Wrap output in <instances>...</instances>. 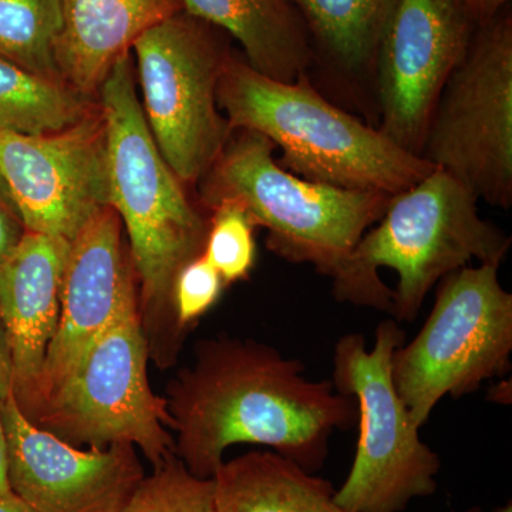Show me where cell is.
Masks as SVG:
<instances>
[{
	"label": "cell",
	"mask_w": 512,
	"mask_h": 512,
	"mask_svg": "<svg viewBox=\"0 0 512 512\" xmlns=\"http://www.w3.org/2000/svg\"><path fill=\"white\" fill-rule=\"evenodd\" d=\"M168 394L175 456L198 478L214 477L237 444L272 448L316 473L333 433L357 421L353 397L330 380H309L302 362L254 340H205Z\"/></svg>",
	"instance_id": "1"
},
{
	"label": "cell",
	"mask_w": 512,
	"mask_h": 512,
	"mask_svg": "<svg viewBox=\"0 0 512 512\" xmlns=\"http://www.w3.org/2000/svg\"><path fill=\"white\" fill-rule=\"evenodd\" d=\"M477 202L440 168L392 195L330 279L336 301L413 322L444 276L471 261L501 265L511 238L480 217Z\"/></svg>",
	"instance_id": "2"
},
{
	"label": "cell",
	"mask_w": 512,
	"mask_h": 512,
	"mask_svg": "<svg viewBox=\"0 0 512 512\" xmlns=\"http://www.w3.org/2000/svg\"><path fill=\"white\" fill-rule=\"evenodd\" d=\"M217 100L231 131H255L268 138L284 151L282 167L308 181L394 195L434 168L330 103L308 73L279 82L229 55Z\"/></svg>",
	"instance_id": "3"
},
{
	"label": "cell",
	"mask_w": 512,
	"mask_h": 512,
	"mask_svg": "<svg viewBox=\"0 0 512 512\" xmlns=\"http://www.w3.org/2000/svg\"><path fill=\"white\" fill-rule=\"evenodd\" d=\"M97 93L106 127L110 207L127 229L147 302L173 303L175 278L204 249L207 224L148 128L130 52L113 64Z\"/></svg>",
	"instance_id": "4"
},
{
	"label": "cell",
	"mask_w": 512,
	"mask_h": 512,
	"mask_svg": "<svg viewBox=\"0 0 512 512\" xmlns=\"http://www.w3.org/2000/svg\"><path fill=\"white\" fill-rule=\"evenodd\" d=\"M268 138L234 130L205 174L204 200L237 201L266 245L291 264H308L332 279L357 242L382 218L392 195L315 183L285 170Z\"/></svg>",
	"instance_id": "5"
},
{
	"label": "cell",
	"mask_w": 512,
	"mask_h": 512,
	"mask_svg": "<svg viewBox=\"0 0 512 512\" xmlns=\"http://www.w3.org/2000/svg\"><path fill=\"white\" fill-rule=\"evenodd\" d=\"M404 339L399 323L389 319L377 326L370 350L362 333L342 336L335 345L330 382L355 399L359 421L355 460L335 493L349 512H403L437 490L439 454L420 439L393 382V355Z\"/></svg>",
	"instance_id": "6"
},
{
	"label": "cell",
	"mask_w": 512,
	"mask_h": 512,
	"mask_svg": "<svg viewBox=\"0 0 512 512\" xmlns=\"http://www.w3.org/2000/svg\"><path fill=\"white\" fill-rule=\"evenodd\" d=\"M498 268L464 266L444 276L419 335L394 352V386L419 429L444 397L476 392L511 369L512 295Z\"/></svg>",
	"instance_id": "7"
},
{
	"label": "cell",
	"mask_w": 512,
	"mask_h": 512,
	"mask_svg": "<svg viewBox=\"0 0 512 512\" xmlns=\"http://www.w3.org/2000/svg\"><path fill=\"white\" fill-rule=\"evenodd\" d=\"M420 158L477 200L512 207V13L478 25L434 107Z\"/></svg>",
	"instance_id": "8"
},
{
	"label": "cell",
	"mask_w": 512,
	"mask_h": 512,
	"mask_svg": "<svg viewBox=\"0 0 512 512\" xmlns=\"http://www.w3.org/2000/svg\"><path fill=\"white\" fill-rule=\"evenodd\" d=\"M40 429L77 447L131 444L153 466L175 454L167 403L147 379V343L136 292L120 306L67 382L32 420Z\"/></svg>",
	"instance_id": "9"
},
{
	"label": "cell",
	"mask_w": 512,
	"mask_h": 512,
	"mask_svg": "<svg viewBox=\"0 0 512 512\" xmlns=\"http://www.w3.org/2000/svg\"><path fill=\"white\" fill-rule=\"evenodd\" d=\"M221 33L183 10L131 47L148 128L183 184L205 177L232 133L217 100L229 56Z\"/></svg>",
	"instance_id": "10"
},
{
	"label": "cell",
	"mask_w": 512,
	"mask_h": 512,
	"mask_svg": "<svg viewBox=\"0 0 512 512\" xmlns=\"http://www.w3.org/2000/svg\"><path fill=\"white\" fill-rule=\"evenodd\" d=\"M466 0H396L377 46L376 128L421 156L434 107L477 29Z\"/></svg>",
	"instance_id": "11"
},
{
	"label": "cell",
	"mask_w": 512,
	"mask_h": 512,
	"mask_svg": "<svg viewBox=\"0 0 512 512\" xmlns=\"http://www.w3.org/2000/svg\"><path fill=\"white\" fill-rule=\"evenodd\" d=\"M0 180L26 231L72 242L110 207L99 104L79 123L55 133H0Z\"/></svg>",
	"instance_id": "12"
},
{
	"label": "cell",
	"mask_w": 512,
	"mask_h": 512,
	"mask_svg": "<svg viewBox=\"0 0 512 512\" xmlns=\"http://www.w3.org/2000/svg\"><path fill=\"white\" fill-rule=\"evenodd\" d=\"M10 491L36 512H124L144 480L136 447L80 450L40 429L15 396L2 402Z\"/></svg>",
	"instance_id": "13"
},
{
	"label": "cell",
	"mask_w": 512,
	"mask_h": 512,
	"mask_svg": "<svg viewBox=\"0 0 512 512\" xmlns=\"http://www.w3.org/2000/svg\"><path fill=\"white\" fill-rule=\"evenodd\" d=\"M121 231L119 215L107 207L70 242L59 325L46 352L30 421L73 375L94 340L134 293L133 262L124 254Z\"/></svg>",
	"instance_id": "14"
},
{
	"label": "cell",
	"mask_w": 512,
	"mask_h": 512,
	"mask_svg": "<svg viewBox=\"0 0 512 512\" xmlns=\"http://www.w3.org/2000/svg\"><path fill=\"white\" fill-rule=\"evenodd\" d=\"M70 241L26 231L0 264V318L8 340L13 396L30 419L46 352L60 318Z\"/></svg>",
	"instance_id": "15"
},
{
	"label": "cell",
	"mask_w": 512,
	"mask_h": 512,
	"mask_svg": "<svg viewBox=\"0 0 512 512\" xmlns=\"http://www.w3.org/2000/svg\"><path fill=\"white\" fill-rule=\"evenodd\" d=\"M183 10L181 0H63L56 49L60 79L93 96L138 37Z\"/></svg>",
	"instance_id": "16"
},
{
	"label": "cell",
	"mask_w": 512,
	"mask_h": 512,
	"mask_svg": "<svg viewBox=\"0 0 512 512\" xmlns=\"http://www.w3.org/2000/svg\"><path fill=\"white\" fill-rule=\"evenodd\" d=\"M184 12L234 37L256 72L293 82L312 67L308 33L288 0H181Z\"/></svg>",
	"instance_id": "17"
},
{
	"label": "cell",
	"mask_w": 512,
	"mask_h": 512,
	"mask_svg": "<svg viewBox=\"0 0 512 512\" xmlns=\"http://www.w3.org/2000/svg\"><path fill=\"white\" fill-rule=\"evenodd\" d=\"M214 480V512H349L330 481L274 451L224 461Z\"/></svg>",
	"instance_id": "18"
},
{
	"label": "cell",
	"mask_w": 512,
	"mask_h": 512,
	"mask_svg": "<svg viewBox=\"0 0 512 512\" xmlns=\"http://www.w3.org/2000/svg\"><path fill=\"white\" fill-rule=\"evenodd\" d=\"M302 19L313 63L362 82L373 70L380 37L396 0H288Z\"/></svg>",
	"instance_id": "19"
},
{
	"label": "cell",
	"mask_w": 512,
	"mask_h": 512,
	"mask_svg": "<svg viewBox=\"0 0 512 512\" xmlns=\"http://www.w3.org/2000/svg\"><path fill=\"white\" fill-rule=\"evenodd\" d=\"M92 96L0 57V133H55L96 110Z\"/></svg>",
	"instance_id": "20"
},
{
	"label": "cell",
	"mask_w": 512,
	"mask_h": 512,
	"mask_svg": "<svg viewBox=\"0 0 512 512\" xmlns=\"http://www.w3.org/2000/svg\"><path fill=\"white\" fill-rule=\"evenodd\" d=\"M62 29L63 0H0V57L30 73L62 80L56 63Z\"/></svg>",
	"instance_id": "21"
},
{
	"label": "cell",
	"mask_w": 512,
	"mask_h": 512,
	"mask_svg": "<svg viewBox=\"0 0 512 512\" xmlns=\"http://www.w3.org/2000/svg\"><path fill=\"white\" fill-rule=\"evenodd\" d=\"M124 512H214V480L195 477L171 454L144 477Z\"/></svg>",
	"instance_id": "22"
},
{
	"label": "cell",
	"mask_w": 512,
	"mask_h": 512,
	"mask_svg": "<svg viewBox=\"0 0 512 512\" xmlns=\"http://www.w3.org/2000/svg\"><path fill=\"white\" fill-rule=\"evenodd\" d=\"M202 254L220 272L225 285L241 281L255 265V222L237 201L222 200L214 207Z\"/></svg>",
	"instance_id": "23"
},
{
	"label": "cell",
	"mask_w": 512,
	"mask_h": 512,
	"mask_svg": "<svg viewBox=\"0 0 512 512\" xmlns=\"http://www.w3.org/2000/svg\"><path fill=\"white\" fill-rule=\"evenodd\" d=\"M225 282L214 265L201 254L192 258L178 272L173 288L175 315L181 325H188L210 311L220 299Z\"/></svg>",
	"instance_id": "24"
},
{
	"label": "cell",
	"mask_w": 512,
	"mask_h": 512,
	"mask_svg": "<svg viewBox=\"0 0 512 512\" xmlns=\"http://www.w3.org/2000/svg\"><path fill=\"white\" fill-rule=\"evenodd\" d=\"M25 232L9 192L0 180V264L12 254Z\"/></svg>",
	"instance_id": "25"
},
{
	"label": "cell",
	"mask_w": 512,
	"mask_h": 512,
	"mask_svg": "<svg viewBox=\"0 0 512 512\" xmlns=\"http://www.w3.org/2000/svg\"><path fill=\"white\" fill-rule=\"evenodd\" d=\"M12 393V365H10L8 340H6L5 328H3L2 318H0V400L3 402V400Z\"/></svg>",
	"instance_id": "26"
},
{
	"label": "cell",
	"mask_w": 512,
	"mask_h": 512,
	"mask_svg": "<svg viewBox=\"0 0 512 512\" xmlns=\"http://www.w3.org/2000/svg\"><path fill=\"white\" fill-rule=\"evenodd\" d=\"M466 3L477 25H483L510 6L511 0H466Z\"/></svg>",
	"instance_id": "27"
},
{
	"label": "cell",
	"mask_w": 512,
	"mask_h": 512,
	"mask_svg": "<svg viewBox=\"0 0 512 512\" xmlns=\"http://www.w3.org/2000/svg\"><path fill=\"white\" fill-rule=\"evenodd\" d=\"M10 491L8 481V443H6L5 424L2 416V400H0V494Z\"/></svg>",
	"instance_id": "28"
},
{
	"label": "cell",
	"mask_w": 512,
	"mask_h": 512,
	"mask_svg": "<svg viewBox=\"0 0 512 512\" xmlns=\"http://www.w3.org/2000/svg\"><path fill=\"white\" fill-rule=\"evenodd\" d=\"M0 512H36L29 507L28 504L23 503L22 500L8 491V493L0 494Z\"/></svg>",
	"instance_id": "29"
},
{
	"label": "cell",
	"mask_w": 512,
	"mask_h": 512,
	"mask_svg": "<svg viewBox=\"0 0 512 512\" xmlns=\"http://www.w3.org/2000/svg\"><path fill=\"white\" fill-rule=\"evenodd\" d=\"M507 390H511V383L501 382L490 392V399L497 403H510L511 396H507Z\"/></svg>",
	"instance_id": "30"
}]
</instances>
